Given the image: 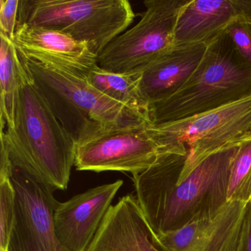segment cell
Segmentation results:
<instances>
[{
    "instance_id": "obj_3",
    "label": "cell",
    "mask_w": 251,
    "mask_h": 251,
    "mask_svg": "<svg viewBox=\"0 0 251 251\" xmlns=\"http://www.w3.org/2000/svg\"><path fill=\"white\" fill-rule=\"evenodd\" d=\"M17 49L23 67L41 95L75 142L92 123L117 126L150 122L148 117L105 96L89 84L81 70L92 66Z\"/></svg>"
},
{
    "instance_id": "obj_6",
    "label": "cell",
    "mask_w": 251,
    "mask_h": 251,
    "mask_svg": "<svg viewBox=\"0 0 251 251\" xmlns=\"http://www.w3.org/2000/svg\"><path fill=\"white\" fill-rule=\"evenodd\" d=\"M150 123L108 126L92 123L76 141V170L126 172L133 176L145 171L161 152L148 133Z\"/></svg>"
},
{
    "instance_id": "obj_8",
    "label": "cell",
    "mask_w": 251,
    "mask_h": 251,
    "mask_svg": "<svg viewBox=\"0 0 251 251\" xmlns=\"http://www.w3.org/2000/svg\"><path fill=\"white\" fill-rule=\"evenodd\" d=\"M161 152L186 147L189 157L211 152L251 132V95L188 118L148 126Z\"/></svg>"
},
{
    "instance_id": "obj_19",
    "label": "cell",
    "mask_w": 251,
    "mask_h": 251,
    "mask_svg": "<svg viewBox=\"0 0 251 251\" xmlns=\"http://www.w3.org/2000/svg\"><path fill=\"white\" fill-rule=\"evenodd\" d=\"M16 191L10 178L0 180V251H8L15 222Z\"/></svg>"
},
{
    "instance_id": "obj_18",
    "label": "cell",
    "mask_w": 251,
    "mask_h": 251,
    "mask_svg": "<svg viewBox=\"0 0 251 251\" xmlns=\"http://www.w3.org/2000/svg\"><path fill=\"white\" fill-rule=\"evenodd\" d=\"M227 202L251 203V132L241 138L232 162Z\"/></svg>"
},
{
    "instance_id": "obj_16",
    "label": "cell",
    "mask_w": 251,
    "mask_h": 251,
    "mask_svg": "<svg viewBox=\"0 0 251 251\" xmlns=\"http://www.w3.org/2000/svg\"><path fill=\"white\" fill-rule=\"evenodd\" d=\"M81 70L85 79L98 92L149 119L148 106L140 91L142 70L112 73L102 70L98 64L83 67Z\"/></svg>"
},
{
    "instance_id": "obj_14",
    "label": "cell",
    "mask_w": 251,
    "mask_h": 251,
    "mask_svg": "<svg viewBox=\"0 0 251 251\" xmlns=\"http://www.w3.org/2000/svg\"><path fill=\"white\" fill-rule=\"evenodd\" d=\"M208 45L175 46L142 69L140 91L148 108L177 92L193 74L202 60Z\"/></svg>"
},
{
    "instance_id": "obj_15",
    "label": "cell",
    "mask_w": 251,
    "mask_h": 251,
    "mask_svg": "<svg viewBox=\"0 0 251 251\" xmlns=\"http://www.w3.org/2000/svg\"><path fill=\"white\" fill-rule=\"evenodd\" d=\"M13 43L21 49L44 52L85 65L98 64V56L87 45L53 29L28 24H17Z\"/></svg>"
},
{
    "instance_id": "obj_20",
    "label": "cell",
    "mask_w": 251,
    "mask_h": 251,
    "mask_svg": "<svg viewBox=\"0 0 251 251\" xmlns=\"http://www.w3.org/2000/svg\"><path fill=\"white\" fill-rule=\"evenodd\" d=\"M240 56L251 64V21L240 20L232 23L226 30Z\"/></svg>"
},
{
    "instance_id": "obj_9",
    "label": "cell",
    "mask_w": 251,
    "mask_h": 251,
    "mask_svg": "<svg viewBox=\"0 0 251 251\" xmlns=\"http://www.w3.org/2000/svg\"><path fill=\"white\" fill-rule=\"evenodd\" d=\"M16 191L15 222L8 251H70L55 234L53 192L18 169L11 177Z\"/></svg>"
},
{
    "instance_id": "obj_11",
    "label": "cell",
    "mask_w": 251,
    "mask_h": 251,
    "mask_svg": "<svg viewBox=\"0 0 251 251\" xmlns=\"http://www.w3.org/2000/svg\"><path fill=\"white\" fill-rule=\"evenodd\" d=\"M245 204L227 202L214 217L155 235L164 251H237Z\"/></svg>"
},
{
    "instance_id": "obj_5",
    "label": "cell",
    "mask_w": 251,
    "mask_h": 251,
    "mask_svg": "<svg viewBox=\"0 0 251 251\" xmlns=\"http://www.w3.org/2000/svg\"><path fill=\"white\" fill-rule=\"evenodd\" d=\"M134 17L127 0H20L17 24L62 32L98 57Z\"/></svg>"
},
{
    "instance_id": "obj_2",
    "label": "cell",
    "mask_w": 251,
    "mask_h": 251,
    "mask_svg": "<svg viewBox=\"0 0 251 251\" xmlns=\"http://www.w3.org/2000/svg\"><path fill=\"white\" fill-rule=\"evenodd\" d=\"M0 140L14 168L52 192L67 189L75 166V140L54 115L24 67L14 127L0 128Z\"/></svg>"
},
{
    "instance_id": "obj_22",
    "label": "cell",
    "mask_w": 251,
    "mask_h": 251,
    "mask_svg": "<svg viewBox=\"0 0 251 251\" xmlns=\"http://www.w3.org/2000/svg\"><path fill=\"white\" fill-rule=\"evenodd\" d=\"M237 251H251V203L246 205Z\"/></svg>"
},
{
    "instance_id": "obj_4",
    "label": "cell",
    "mask_w": 251,
    "mask_h": 251,
    "mask_svg": "<svg viewBox=\"0 0 251 251\" xmlns=\"http://www.w3.org/2000/svg\"><path fill=\"white\" fill-rule=\"evenodd\" d=\"M251 95V64L224 32L207 46L193 74L170 98L150 105L151 125L188 118Z\"/></svg>"
},
{
    "instance_id": "obj_17",
    "label": "cell",
    "mask_w": 251,
    "mask_h": 251,
    "mask_svg": "<svg viewBox=\"0 0 251 251\" xmlns=\"http://www.w3.org/2000/svg\"><path fill=\"white\" fill-rule=\"evenodd\" d=\"M23 67L17 47L0 34V128L14 127Z\"/></svg>"
},
{
    "instance_id": "obj_21",
    "label": "cell",
    "mask_w": 251,
    "mask_h": 251,
    "mask_svg": "<svg viewBox=\"0 0 251 251\" xmlns=\"http://www.w3.org/2000/svg\"><path fill=\"white\" fill-rule=\"evenodd\" d=\"M20 0H0V34L13 42L18 20Z\"/></svg>"
},
{
    "instance_id": "obj_13",
    "label": "cell",
    "mask_w": 251,
    "mask_h": 251,
    "mask_svg": "<svg viewBox=\"0 0 251 251\" xmlns=\"http://www.w3.org/2000/svg\"><path fill=\"white\" fill-rule=\"evenodd\" d=\"M240 20L251 21V0H189L177 19L175 46L208 45Z\"/></svg>"
},
{
    "instance_id": "obj_7",
    "label": "cell",
    "mask_w": 251,
    "mask_h": 251,
    "mask_svg": "<svg viewBox=\"0 0 251 251\" xmlns=\"http://www.w3.org/2000/svg\"><path fill=\"white\" fill-rule=\"evenodd\" d=\"M189 0H145L140 21L113 39L98 57L102 70L123 73L142 70L175 47L179 14Z\"/></svg>"
},
{
    "instance_id": "obj_10",
    "label": "cell",
    "mask_w": 251,
    "mask_h": 251,
    "mask_svg": "<svg viewBox=\"0 0 251 251\" xmlns=\"http://www.w3.org/2000/svg\"><path fill=\"white\" fill-rule=\"evenodd\" d=\"M123 180L107 183L58 202L53 224L58 240L70 251H86L93 240Z\"/></svg>"
},
{
    "instance_id": "obj_1",
    "label": "cell",
    "mask_w": 251,
    "mask_h": 251,
    "mask_svg": "<svg viewBox=\"0 0 251 251\" xmlns=\"http://www.w3.org/2000/svg\"><path fill=\"white\" fill-rule=\"evenodd\" d=\"M241 138L196 157L188 156V148L161 152L149 168L133 175L136 199L155 235L214 217L224 208Z\"/></svg>"
},
{
    "instance_id": "obj_12",
    "label": "cell",
    "mask_w": 251,
    "mask_h": 251,
    "mask_svg": "<svg viewBox=\"0 0 251 251\" xmlns=\"http://www.w3.org/2000/svg\"><path fill=\"white\" fill-rule=\"evenodd\" d=\"M86 251H164L130 193L109 207Z\"/></svg>"
}]
</instances>
